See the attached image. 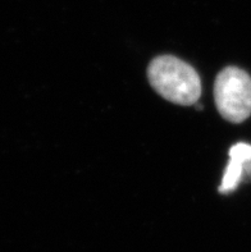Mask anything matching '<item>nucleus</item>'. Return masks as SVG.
I'll use <instances>...</instances> for the list:
<instances>
[{"label":"nucleus","instance_id":"1","mask_svg":"<svg viewBox=\"0 0 251 252\" xmlns=\"http://www.w3.org/2000/svg\"><path fill=\"white\" fill-rule=\"evenodd\" d=\"M147 78L156 93L178 105H192L200 99V77L190 64L176 57L162 55L153 59Z\"/></svg>","mask_w":251,"mask_h":252},{"label":"nucleus","instance_id":"2","mask_svg":"<svg viewBox=\"0 0 251 252\" xmlns=\"http://www.w3.org/2000/svg\"><path fill=\"white\" fill-rule=\"evenodd\" d=\"M214 100L226 121H246L251 115V77L237 67L224 68L215 78Z\"/></svg>","mask_w":251,"mask_h":252},{"label":"nucleus","instance_id":"3","mask_svg":"<svg viewBox=\"0 0 251 252\" xmlns=\"http://www.w3.org/2000/svg\"><path fill=\"white\" fill-rule=\"evenodd\" d=\"M242 169H244V164L231 159L226 170H224V176H223L222 185L219 187V192L226 193V192H231L232 189H235L239 185L240 179H241Z\"/></svg>","mask_w":251,"mask_h":252},{"label":"nucleus","instance_id":"4","mask_svg":"<svg viewBox=\"0 0 251 252\" xmlns=\"http://www.w3.org/2000/svg\"><path fill=\"white\" fill-rule=\"evenodd\" d=\"M229 158L232 160H236L239 163L244 164L250 163L251 161V145L245 144V142H239L233 145L229 149Z\"/></svg>","mask_w":251,"mask_h":252}]
</instances>
